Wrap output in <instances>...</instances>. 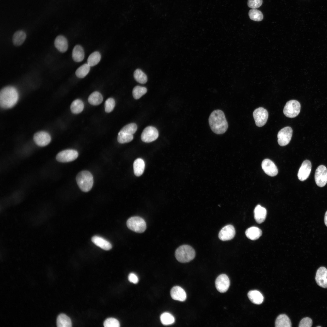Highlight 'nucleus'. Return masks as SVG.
Wrapping results in <instances>:
<instances>
[{"label":"nucleus","instance_id":"obj_1","mask_svg":"<svg viewBox=\"0 0 327 327\" xmlns=\"http://www.w3.org/2000/svg\"><path fill=\"white\" fill-rule=\"evenodd\" d=\"M208 121L211 130L216 134H223L228 129L227 121L224 112L221 110L213 111L210 114Z\"/></svg>","mask_w":327,"mask_h":327},{"label":"nucleus","instance_id":"obj_2","mask_svg":"<svg viewBox=\"0 0 327 327\" xmlns=\"http://www.w3.org/2000/svg\"><path fill=\"white\" fill-rule=\"evenodd\" d=\"M18 97V92L14 87L8 86L3 88L0 93L1 107L9 108L13 107L17 103Z\"/></svg>","mask_w":327,"mask_h":327},{"label":"nucleus","instance_id":"obj_3","mask_svg":"<svg viewBox=\"0 0 327 327\" xmlns=\"http://www.w3.org/2000/svg\"><path fill=\"white\" fill-rule=\"evenodd\" d=\"M76 180L79 187L84 192L89 191L92 187L93 177L89 171L83 170L79 172L76 177Z\"/></svg>","mask_w":327,"mask_h":327},{"label":"nucleus","instance_id":"obj_4","mask_svg":"<svg viewBox=\"0 0 327 327\" xmlns=\"http://www.w3.org/2000/svg\"><path fill=\"white\" fill-rule=\"evenodd\" d=\"M195 256L194 249L191 246L183 245L178 247L175 252L177 259L182 263L188 262L193 260Z\"/></svg>","mask_w":327,"mask_h":327},{"label":"nucleus","instance_id":"obj_5","mask_svg":"<svg viewBox=\"0 0 327 327\" xmlns=\"http://www.w3.org/2000/svg\"><path fill=\"white\" fill-rule=\"evenodd\" d=\"M126 224L130 230L139 233L144 232L147 227L146 224L144 219L138 216L130 217L127 220Z\"/></svg>","mask_w":327,"mask_h":327},{"label":"nucleus","instance_id":"obj_6","mask_svg":"<svg viewBox=\"0 0 327 327\" xmlns=\"http://www.w3.org/2000/svg\"><path fill=\"white\" fill-rule=\"evenodd\" d=\"M301 109V105L298 101L295 100L287 102L283 110L284 114L289 118H294L299 114Z\"/></svg>","mask_w":327,"mask_h":327},{"label":"nucleus","instance_id":"obj_7","mask_svg":"<svg viewBox=\"0 0 327 327\" xmlns=\"http://www.w3.org/2000/svg\"><path fill=\"white\" fill-rule=\"evenodd\" d=\"M78 152L73 149H67L59 152L56 155V158L58 162H68L72 161L77 158Z\"/></svg>","mask_w":327,"mask_h":327},{"label":"nucleus","instance_id":"obj_8","mask_svg":"<svg viewBox=\"0 0 327 327\" xmlns=\"http://www.w3.org/2000/svg\"><path fill=\"white\" fill-rule=\"evenodd\" d=\"M253 115L256 125L258 127H261L266 123L268 117V113L266 110L264 108L259 107L254 111Z\"/></svg>","mask_w":327,"mask_h":327},{"label":"nucleus","instance_id":"obj_9","mask_svg":"<svg viewBox=\"0 0 327 327\" xmlns=\"http://www.w3.org/2000/svg\"><path fill=\"white\" fill-rule=\"evenodd\" d=\"M292 132V128L288 126L280 130L277 134L278 142L279 145L281 146L287 145L291 140Z\"/></svg>","mask_w":327,"mask_h":327},{"label":"nucleus","instance_id":"obj_10","mask_svg":"<svg viewBox=\"0 0 327 327\" xmlns=\"http://www.w3.org/2000/svg\"><path fill=\"white\" fill-rule=\"evenodd\" d=\"M315 183L319 187H322L327 183V169L323 165L319 166L316 169L315 174Z\"/></svg>","mask_w":327,"mask_h":327},{"label":"nucleus","instance_id":"obj_11","mask_svg":"<svg viewBox=\"0 0 327 327\" xmlns=\"http://www.w3.org/2000/svg\"><path fill=\"white\" fill-rule=\"evenodd\" d=\"M159 133L155 127L149 126L146 127L143 130L141 136L142 140L145 143L152 142L158 138Z\"/></svg>","mask_w":327,"mask_h":327},{"label":"nucleus","instance_id":"obj_12","mask_svg":"<svg viewBox=\"0 0 327 327\" xmlns=\"http://www.w3.org/2000/svg\"><path fill=\"white\" fill-rule=\"evenodd\" d=\"M230 285L229 279L226 274L220 275L216 280V287L217 290L220 292L224 293L226 292L228 289Z\"/></svg>","mask_w":327,"mask_h":327},{"label":"nucleus","instance_id":"obj_13","mask_svg":"<svg viewBox=\"0 0 327 327\" xmlns=\"http://www.w3.org/2000/svg\"><path fill=\"white\" fill-rule=\"evenodd\" d=\"M236 232L234 226L228 225L223 227L219 233V238L221 240L227 241L232 239L235 236Z\"/></svg>","mask_w":327,"mask_h":327},{"label":"nucleus","instance_id":"obj_14","mask_svg":"<svg viewBox=\"0 0 327 327\" xmlns=\"http://www.w3.org/2000/svg\"><path fill=\"white\" fill-rule=\"evenodd\" d=\"M312 168L311 164L308 160H304L302 164L298 173L299 180L304 181L307 179L310 174Z\"/></svg>","mask_w":327,"mask_h":327},{"label":"nucleus","instance_id":"obj_15","mask_svg":"<svg viewBox=\"0 0 327 327\" xmlns=\"http://www.w3.org/2000/svg\"><path fill=\"white\" fill-rule=\"evenodd\" d=\"M262 167L264 172L269 176H275L278 173L276 166L270 159H266L264 160L262 163Z\"/></svg>","mask_w":327,"mask_h":327},{"label":"nucleus","instance_id":"obj_16","mask_svg":"<svg viewBox=\"0 0 327 327\" xmlns=\"http://www.w3.org/2000/svg\"><path fill=\"white\" fill-rule=\"evenodd\" d=\"M51 137L48 133L45 131L38 132L34 134V140L35 143L41 147L45 146L51 142Z\"/></svg>","mask_w":327,"mask_h":327},{"label":"nucleus","instance_id":"obj_17","mask_svg":"<svg viewBox=\"0 0 327 327\" xmlns=\"http://www.w3.org/2000/svg\"><path fill=\"white\" fill-rule=\"evenodd\" d=\"M327 269L324 267H321L317 270L315 277L317 284L320 286L327 288Z\"/></svg>","mask_w":327,"mask_h":327},{"label":"nucleus","instance_id":"obj_18","mask_svg":"<svg viewBox=\"0 0 327 327\" xmlns=\"http://www.w3.org/2000/svg\"><path fill=\"white\" fill-rule=\"evenodd\" d=\"M170 294L172 298L174 300L183 302L187 298V294L185 290L181 287L176 286L171 289Z\"/></svg>","mask_w":327,"mask_h":327},{"label":"nucleus","instance_id":"obj_19","mask_svg":"<svg viewBox=\"0 0 327 327\" xmlns=\"http://www.w3.org/2000/svg\"><path fill=\"white\" fill-rule=\"evenodd\" d=\"M54 45L55 48L60 52L64 53L68 48V44L67 38L64 36L59 35L56 38Z\"/></svg>","mask_w":327,"mask_h":327},{"label":"nucleus","instance_id":"obj_20","mask_svg":"<svg viewBox=\"0 0 327 327\" xmlns=\"http://www.w3.org/2000/svg\"><path fill=\"white\" fill-rule=\"evenodd\" d=\"M254 214L256 221L258 223H261L263 222L266 219L267 211L265 208L258 205L254 210Z\"/></svg>","mask_w":327,"mask_h":327},{"label":"nucleus","instance_id":"obj_21","mask_svg":"<svg viewBox=\"0 0 327 327\" xmlns=\"http://www.w3.org/2000/svg\"><path fill=\"white\" fill-rule=\"evenodd\" d=\"M91 241L95 245L104 250H108L112 248V245L110 242L100 236H93Z\"/></svg>","mask_w":327,"mask_h":327},{"label":"nucleus","instance_id":"obj_22","mask_svg":"<svg viewBox=\"0 0 327 327\" xmlns=\"http://www.w3.org/2000/svg\"><path fill=\"white\" fill-rule=\"evenodd\" d=\"M84 57V52L83 48L79 45H77L74 48L72 52V58L75 62L82 61Z\"/></svg>","mask_w":327,"mask_h":327},{"label":"nucleus","instance_id":"obj_23","mask_svg":"<svg viewBox=\"0 0 327 327\" xmlns=\"http://www.w3.org/2000/svg\"><path fill=\"white\" fill-rule=\"evenodd\" d=\"M249 300L253 303L260 304L263 302L264 297L261 293L256 290H252L249 292L247 294Z\"/></svg>","mask_w":327,"mask_h":327},{"label":"nucleus","instance_id":"obj_24","mask_svg":"<svg viewBox=\"0 0 327 327\" xmlns=\"http://www.w3.org/2000/svg\"><path fill=\"white\" fill-rule=\"evenodd\" d=\"M245 234L249 239L255 240L258 239L262 235V231L257 227L252 226L246 230Z\"/></svg>","mask_w":327,"mask_h":327},{"label":"nucleus","instance_id":"obj_25","mask_svg":"<svg viewBox=\"0 0 327 327\" xmlns=\"http://www.w3.org/2000/svg\"><path fill=\"white\" fill-rule=\"evenodd\" d=\"M276 327H290L291 323L288 316L284 314L279 315L277 318L275 323Z\"/></svg>","mask_w":327,"mask_h":327},{"label":"nucleus","instance_id":"obj_26","mask_svg":"<svg viewBox=\"0 0 327 327\" xmlns=\"http://www.w3.org/2000/svg\"><path fill=\"white\" fill-rule=\"evenodd\" d=\"M26 37V33L22 30L16 31L13 35L12 42L15 46H19L24 42Z\"/></svg>","mask_w":327,"mask_h":327},{"label":"nucleus","instance_id":"obj_27","mask_svg":"<svg viewBox=\"0 0 327 327\" xmlns=\"http://www.w3.org/2000/svg\"><path fill=\"white\" fill-rule=\"evenodd\" d=\"M134 173L137 176H141L143 173L145 168L144 160L140 158L136 159L133 164Z\"/></svg>","mask_w":327,"mask_h":327},{"label":"nucleus","instance_id":"obj_28","mask_svg":"<svg viewBox=\"0 0 327 327\" xmlns=\"http://www.w3.org/2000/svg\"><path fill=\"white\" fill-rule=\"evenodd\" d=\"M57 325L58 327H71L72 326L71 321L67 315L61 314L57 317Z\"/></svg>","mask_w":327,"mask_h":327},{"label":"nucleus","instance_id":"obj_29","mask_svg":"<svg viewBox=\"0 0 327 327\" xmlns=\"http://www.w3.org/2000/svg\"><path fill=\"white\" fill-rule=\"evenodd\" d=\"M103 98L101 94L98 91H94L89 96L88 100L89 103L93 105H97L101 103Z\"/></svg>","mask_w":327,"mask_h":327},{"label":"nucleus","instance_id":"obj_30","mask_svg":"<svg viewBox=\"0 0 327 327\" xmlns=\"http://www.w3.org/2000/svg\"><path fill=\"white\" fill-rule=\"evenodd\" d=\"M84 104L80 100L76 99L72 103L70 107L71 110L74 114H78L81 112L83 110Z\"/></svg>","mask_w":327,"mask_h":327},{"label":"nucleus","instance_id":"obj_31","mask_svg":"<svg viewBox=\"0 0 327 327\" xmlns=\"http://www.w3.org/2000/svg\"><path fill=\"white\" fill-rule=\"evenodd\" d=\"M101 59V55L100 53L97 51H94L88 57L87 59V63L90 67L94 66L99 62Z\"/></svg>","mask_w":327,"mask_h":327},{"label":"nucleus","instance_id":"obj_32","mask_svg":"<svg viewBox=\"0 0 327 327\" xmlns=\"http://www.w3.org/2000/svg\"><path fill=\"white\" fill-rule=\"evenodd\" d=\"M90 69V66L88 63L84 64L76 70L75 74L77 77L79 78H83L88 73Z\"/></svg>","mask_w":327,"mask_h":327},{"label":"nucleus","instance_id":"obj_33","mask_svg":"<svg viewBox=\"0 0 327 327\" xmlns=\"http://www.w3.org/2000/svg\"><path fill=\"white\" fill-rule=\"evenodd\" d=\"M160 320L162 323L164 325H169L173 324L175 322V318L170 313L165 312L160 316Z\"/></svg>","mask_w":327,"mask_h":327},{"label":"nucleus","instance_id":"obj_34","mask_svg":"<svg viewBox=\"0 0 327 327\" xmlns=\"http://www.w3.org/2000/svg\"><path fill=\"white\" fill-rule=\"evenodd\" d=\"M134 76L135 80L140 84H144L147 81V75L140 69H137L135 70Z\"/></svg>","mask_w":327,"mask_h":327},{"label":"nucleus","instance_id":"obj_35","mask_svg":"<svg viewBox=\"0 0 327 327\" xmlns=\"http://www.w3.org/2000/svg\"><path fill=\"white\" fill-rule=\"evenodd\" d=\"M147 91V89L145 87L140 86H136L133 90V97L135 99H138L145 94Z\"/></svg>","mask_w":327,"mask_h":327},{"label":"nucleus","instance_id":"obj_36","mask_svg":"<svg viewBox=\"0 0 327 327\" xmlns=\"http://www.w3.org/2000/svg\"><path fill=\"white\" fill-rule=\"evenodd\" d=\"M249 16L252 20L260 21L263 19V14L260 11L256 9H252L249 12Z\"/></svg>","mask_w":327,"mask_h":327},{"label":"nucleus","instance_id":"obj_37","mask_svg":"<svg viewBox=\"0 0 327 327\" xmlns=\"http://www.w3.org/2000/svg\"><path fill=\"white\" fill-rule=\"evenodd\" d=\"M137 129V125L135 123L128 124L124 127L120 132L126 134L133 135L135 133Z\"/></svg>","mask_w":327,"mask_h":327},{"label":"nucleus","instance_id":"obj_38","mask_svg":"<svg viewBox=\"0 0 327 327\" xmlns=\"http://www.w3.org/2000/svg\"><path fill=\"white\" fill-rule=\"evenodd\" d=\"M133 139V135L128 134L119 132L117 137V140L121 144H124L129 142Z\"/></svg>","mask_w":327,"mask_h":327},{"label":"nucleus","instance_id":"obj_39","mask_svg":"<svg viewBox=\"0 0 327 327\" xmlns=\"http://www.w3.org/2000/svg\"><path fill=\"white\" fill-rule=\"evenodd\" d=\"M115 105V103L114 99L112 98H108L105 102V111L108 113L111 112L114 109Z\"/></svg>","mask_w":327,"mask_h":327},{"label":"nucleus","instance_id":"obj_40","mask_svg":"<svg viewBox=\"0 0 327 327\" xmlns=\"http://www.w3.org/2000/svg\"><path fill=\"white\" fill-rule=\"evenodd\" d=\"M105 327H119L120 324L119 321L114 318H110L107 319L104 322Z\"/></svg>","mask_w":327,"mask_h":327},{"label":"nucleus","instance_id":"obj_41","mask_svg":"<svg viewBox=\"0 0 327 327\" xmlns=\"http://www.w3.org/2000/svg\"><path fill=\"white\" fill-rule=\"evenodd\" d=\"M263 2V0H248V6L252 9H256L260 7Z\"/></svg>","mask_w":327,"mask_h":327},{"label":"nucleus","instance_id":"obj_42","mask_svg":"<svg viewBox=\"0 0 327 327\" xmlns=\"http://www.w3.org/2000/svg\"><path fill=\"white\" fill-rule=\"evenodd\" d=\"M312 319L308 317L302 319L300 321L299 326V327H311L312 325Z\"/></svg>","mask_w":327,"mask_h":327},{"label":"nucleus","instance_id":"obj_43","mask_svg":"<svg viewBox=\"0 0 327 327\" xmlns=\"http://www.w3.org/2000/svg\"><path fill=\"white\" fill-rule=\"evenodd\" d=\"M128 279L130 282L134 284H136L138 282V277L133 273H131L129 275Z\"/></svg>","mask_w":327,"mask_h":327},{"label":"nucleus","instance_id":"obj_44","mask_svg":"<svg viewBox=\"0 0 327 327\" xmlns=\"http://www.w3.org/2000/svg\"><path fill=\"white\" fill-rule=\"evenodd\" d=\"M324 222L325 225L327 226V211L326 212L325 215Z\"/></svg>","mask_w":327,"mask_h":327},{"label":"nucleus","instance_id":"obj_45","mask_svg":"<svg viewBox=\"0 0 327 327\" xmlns=\"http://www.w3.org/2000/svg\"><path fill=\"white\" fill-rule=\"evenodd\" d=\"M321 327V326H317V327Z\"/></svg>","mask_w":327,"mask_h":327}]
</instances>
